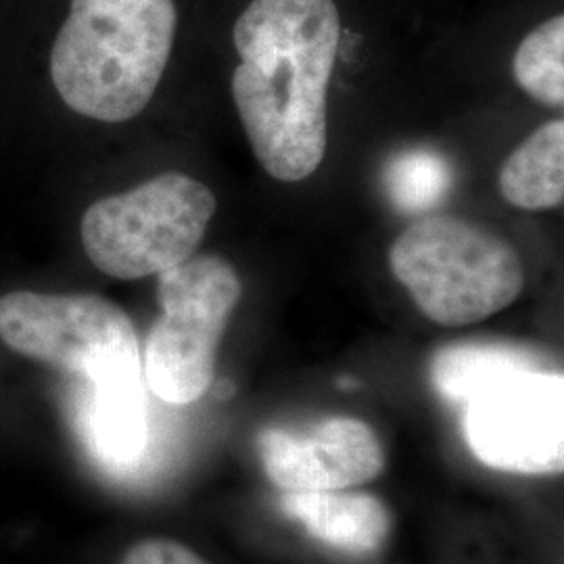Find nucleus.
I'll list each match as a JSON object with an SVG mask.
<instances>
[{
  "label": "nucleus",
  "instance_id": "obj_7",
  "mask_svg": "<svg viewBox=\"0 0 564 564\" xmlns=\"http://www.w3.org/2000/svg\"><path fill=\"white\" fill-rule=\"evenodd\" d=\"M464 405V437L479 463L517 475L563 473L561 372L544 368L508 375Z\"/></svg>",
  "mask_w": 564,
  "mask_h": 564
},
{
  "label": "nucleus",
  "instance_id": "obj_9",
  "mask_svg": "<svg viewBox=\"0 0 564 564\" xmlns=\"http://www.w3.org/2000/svg\"><path fill=\"white\" fill-rule=\"evenodd\" d=\"M82 429L86 444L101 463L109 466L139 463L149 444L142 368L88 381Z\"/></svg>",
  "mask_w": 564,
  "mask_h": 564
},
{
  "label": "nucleus",
  "instance_id": "obj_11",
  "mask_svg": "<svg viewBox=\"0 0 564 564\" xmlns=\"http://www.w3.org/2000/svg\"><path fill=\"white\" fill-rule=\"evenodd\" d=\"M500 193L519 209H554L564 202V121L533 130L506 160Z\"/></svg>",
  "mask_w": 564,
  "mask_h": 564
},
{
  "label": "nucleus",
  "instance_id": "obj_13",
  "mask_svg": "<svg viewBox=\"0 0 564 564\" xmlns=\"http://www.w3.org/2000/svg\"><path fill=\"white\" fill-rule=\"evenodd\" d=\"M524 93L552 109L564 105V18L554 15L524 36L512 61Z\"/></svg>",
  "mask_w": 564,
  "mask_h": 564
},
{
  "label": "nucleus",
  "instance_id": "obj_5",
  "mask_svg": "<svg viewBox=\"0 0 564 564\" xmlns=\"http://www.w3.org/2000/svg\"><path fill=\"white\" fill-rule=\"evenodd\" d=\"M241 295L237 270L218 256H193L158 274L162 314L147 337L142 372L160 400L186 405L207 393Z\"/></svg>",
  "mask_w": 564,
  "mask_h": 564
},
{
  "label": "nucleus",
  "instance_id": "obj_6",
  "mask_svg": "<svg viewBox=\"0 0 564 564\" xmlns=\"http://www.w3.org/2000/svg\"><path fill=\"white\" fill-rule=\"evenodd\" d=\"M0 339L23 358L86 383L142 368L134 324L101 295L7 293L0 297Z\"/></svg>",
  "mask_w": 564,
  "mask_h": 564
},
{
  "label": "nucleus",
  "instance_id": "obj_3",
  "mask_svg": "<svg viewBox=\"0 0 564 564\" xmlns=\"http://www.w3.org/2000/svg\"><path fill=\"white\" fill-rule=\"evenodd\" d=\"M389 265L429 321L442 326L484 323L523 293L517 249L481 224L426 216L391 245Z\"/></svg>",
  "mask_w": 564,
  "mask_h": 564
},
{
  "label": "nucleus",
  "instance_id": "obj_8",
  "mask_svg": "<svg viewBox=\"0 0 564 564\" xmlns=\"http://www.w3.org/2000/svg\"><path fill=\"white\" fill-rule=\"evenodd\" d=\"M258 454L270 481L282 491H337L377 479L384 447L370 424L333 416L307 433L265 429Z\"/></svg>",
  "mask_w": 564,
  "mask_h": 564
},
{
  "label": "nucleus",
  "instance_id": "obj_12",
  "mask_svg": "<svg viewBox=\"0 0 564 564\" xmlns=\"http://www.w3.org/2000/svg\"><path fill=\"white\" fill-rule=\"evenodd\" d=\"M523 370H544L542 356L514 343H458L435 356L431 379L445 400L466 403L485 387Z\"/></svg>",
  "mask_w": 564,
  "mask_h": 564
},
{
  "label": "nucleus",
  "instance_id": "obj_4",
  "mask_svg": "<svg viewBox=\"0 0 564 564\" xmlns=\"http://www.w3.org/2000/svg\"><path fill=\"white\" fill-rule=\"evenodd\" d=\"M216 209L209 186L165 172L93 203L82 218V245L93 265L111 279L158 276L195 256Z\"/></svg>",
  "mask_w": 564,
  "mask_h": 564
},
{
  "label": "nucleus",
  "instance_id": "obj_14",
  "mask_svg": "<svg viewBox=\"0 0 564 564\" xmlns=\"http://www.w3.org/2000/svg\"><path fill=\"white\" fill-rule=\"evenodd\" d=\"M452 167L429 149L403 151L387 163L384 182L393 205L405 214H424L444 202L452 188Z\"/></svg>",
  "mask_w": 564,
  "mask_h": 564
},
{
  "label": "nucleus",
  "instance_id": "obj_1",
  "mask_svg": "<svg viewBox=\"0 0 564 564\" xmlns=\"http://www.w3.org/2000/svg\"><path fill=\"white\" fill-rule=\"evenodd\" d=\"M232 99L274 181L312 176L326 155V95L339 46L335 0H251L232 32Z\"/></svg>",
  "mask_w": 564,
  "mask_h": 564
},
{
  "label": "nucleus",
  "instance_id": "obj_2",
  "mask_svg": "<svg viewBox=\"0 0 564 564\" xmlns=\"http://www.w3.org/2000/svg\"><path fill=\"white\" fill-rule=\"evenodd\" d=\"M176 28L174 0H72L51 51V80L84 118L132 120L162 82Z\"/></svg>",
  "mask_w": 564,
  "mask_h": 564
},
{
  "label": "nucleus",
  "instance_id": "obj_10",
  "mask_svg": "<svg viewBox=\"0 0 564 564\" xmlns=\"http://www.w3.org/2000/svg\"><path fill=\"white\" fill-rule=\"evenodd\" d=\"M279 505L307 535L349 554H372L391 533V512L372 494L284 491Z\"/></svg>",
  "mask_w": 564,
  "mask_h": 564
},
{
  "label": "nucleus",
  "instance_id": "obj_15",
  "mask_svg": "<svg viewBox=\"0 0 564 564\" xmlns=\"http://www.w3.org/2000/svg\"><path fill=\"white\" fill-rule=\"evenodd\" d=\"M120 564H209L195 550L167 538H151L132 545Z\"/></svg>",
  "mask_w": 564,
  "mask_h": 564
}]
</instances>
